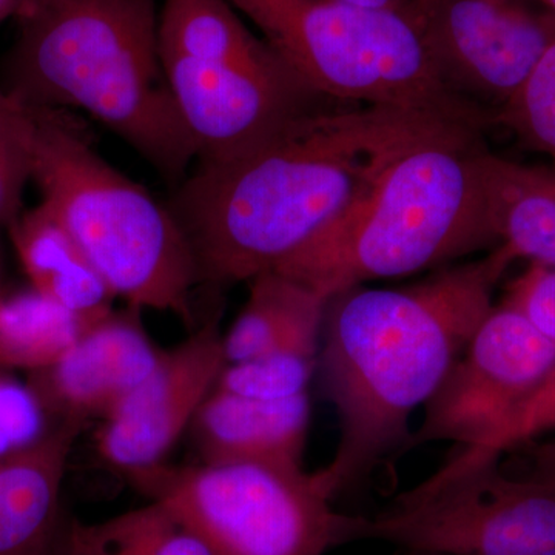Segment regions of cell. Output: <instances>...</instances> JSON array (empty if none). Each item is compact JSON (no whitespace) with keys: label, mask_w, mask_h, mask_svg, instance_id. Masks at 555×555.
I'll return each mask as SVG.
<instances>
[{"label":"cell","mask_w":555,"mask_h":555,"mask_svg":"<svg viewBox=\"0 0 555 555\" xmlns=\"http://www.w3.org/2000/svg\"><path fill=\"white\" fill-rule=\"evenodd\" d=\"M406 13L444 86L492 119L555 40L554 14L528 0H409Z\"/></svg>","instance_id":"9c48e42d"},{"label":"cell","mask_w":555,"mask_h":555,"mask_svg":"<svg viewBox=\"0 0 555 555\" xmlns=\"http://www.w3.org/2000/svg\"><path fill=\"white\" fill-rule=\"evenodd\" d=\"M35 118L30 107L10 129L0 131V225L10 228L22 215V201L33 182Z\"/></svg>","instance_id":"d4e9b609"},{"label":"cell","mask_w":555,"mask_h":555,"mask_svg":"<svg viewBox=\"0 0 555 555\" xmlns=\"http://www.w3.org/2000/svg\"><path fill=\"white\" fill-rule=\"evenodd\" d=\"M521 452L524 460V474L511 476L529 478L555 488V436L542 441H531L524 447L514 449ZM513 452V451H511ZM509 474V473H507Z\"/></svg>","instance_id":"4316f807"},{"label":"cell","mask_w":555,"mask_h":555,"mask_svg":"<svg viewBox=\"0 0 555 555\" xmlns=\"http://www.w3.org/2000/svg\"><path fill=\"white\" fill-rule=\"evenodd\" d=\"M492 120L513 131L526 147L555 159V40Z\"/></svg>","instance_id":"603a6c76"},{"label":"cell","mask_w":555,"mask_h":555,"mask_svg":"<svg viewBox=\"0 0 555 555\" xmlns=\"http://www.w3.org/2000/svg\"><path fill=\"white\" fill-rule=\"evenodd\" d=\"M310 415L309 392L268 401L215 389L190 430L203 463L269 462L302 466Z\"/></svg>","instance_id":"9a60e30c"},{"label":"cell","mask_w":555,"mask_h":555,"mask_svg":"<svg viewBox=\"0 0 555 555\" xmlns=\"http://www.w3.org/2000/svg\"><path fill=\"white\" fill-rule=\"evenodd\" d=\"M159 54L214 64H269L281 60L241 20L229 0H160Z\"/></svg>","instance_id":"d6986e66"},{"label":"cell","mask_w":555,"mask_h":555,"mask_svg":"<svg viewBox=\"0 0 555 555\" xmlns=\"http://www.w3.org/2000/svg\"><path fill=\"white\" fill-rule=\"evenodd\" d=\"M31 112L39 206L67 230L116 298L193 327L201 273L173 210L109 166L67 109Z\"/></svg>","instance_id":"5b68a950"},{"label":"cell","mask_w":555,"mask_h":555,"mask_svg":"<svg viewBox=\"0 0 555 555\" xmlns=\"http://www.w3.org/2000/svg\"><path fill=\"white\" fill-rule=\"evenodd\" d=\"M554 366V343L505 302L492 308L427 400L404 451L436 441L480 447Z\"/></svg>","instance_id":"30bf717a"},{"label":"cell","mask_w":555,"mask_h":555,"mask_svg":"<svg viewBox=\"0 0 555 555\" xmlns=\"http://www.w3.org/2000/svg\"><path fill=\"white\" fill-rule=\"evenodd\" d=\"M345 540L422 555H555V488L511 476L500 459L454 455L379 516H349Z\"/></svg>","instance_id":"ba28073f"},{"label":"cell","mask_w":555,"mask_h":555,"mask_svg":"<svg viewBox=\"0 0 555 555\" xmlns=\"http://www.w3.org/2000/svg\"><path fill=\"white\" fill-rule=\"evenodd\" d=\"M415 555H422V554H415Z\"/></svg>","instance_id":"d6a6232c"},{"label":"cell","mask_w":555,"mask_h":555,"mask_svg":"<svg viewBox=\"0 0 555 555\" xmlns=\"http://www.w3.org/2000/svg\"><path fill=\"white\" fill-rule=\"evenodd\" d=\"M555 430V366L513 415L483 444L462 449L459 455L469 460L500 459L506 452L539 440Z\"/></svg>","instance_id":"cb8c5ba5"},{"label":"cell","mask_w":555,"mask_h":555,"mask_svg":"<svg viewBox=\"0 0 555 555\" xmlns=\"http://www.w3.org/2000/svg\"><path fill=\"white\" fill-rule=\"evenodd\" d=\"M481 150V134H467L404 153L345 214L273 270L331 299L367 281L412 275L495 246Z\"/></svg>","instance_id":"277c9868"},{"label":"cell","mask_w":555,"mask_h":555,"mask_svg":"<svg viewBox=\"0 0 555 555\" xmlns=\"http://www.w3.org/2000/svg\"><path fill=\"white\" fill-rule=\"evenodd\" d=\"M228 366L219 315L163 352L155 366L104 418L98 451L127 476L163 465Z\"/></svg>","instance_id":"7c38bea8"},{"label":"cell","mask_w":555,"mask_h":555,"mask_svg":"<svg viewBox=\"0 0 555 555\" xmlns=\"http://www.w3.org/2000/svg\"><path fill=\"white\" fill-rule=\"evenodd\" d=\"M514 259L500 244L415 286H357L328 299L318 369L339 422L337 451L321 469L334 495L398 447L404 451L412 414L494 308L496 284Z\"/></svg>","instance_id":"7a4b0ae2"},{"label":"cell","mask_w":555,"mask_h":555,"mask_svg":"<svg viewBox=\"0 0 555 555\" xmlns=\"http://www.w3.org/2000/svg\"><path fill=\"white\" fill-rule=\"evenodd\" d=\"M486 215L499 246L555 268V175L481 150Z\"/></svg>","instance_id":"ac0fdd59"},{"label":"cell","mask_w":555,"mask_h":555,"mask_svg":"<svg viewBox=\"0 0 555 555\" xmlns=\"http://www.w3.org/2000/svg\"><path fill=\"white\" fill-rule=\"evenodd\" d=\"M139 310L91 324L51 366L33 372L30 387L49 420L86 425L105 418L155 366L160 356L139 323Z\"/></svg>","instance_id":"4fadbf2b"},{"label":"cell","mask_w":555,"mask_h":555,"mask_svg":"<svg viewBox=\"0 0 555 555\" xmlns=\"http://www.w3.org/2000/svg\"><path fill=\"white\" fill-rule=\"evenodd\" d=\"M27 112V105L22 104L9 91L0 86V131L10 129Z\"/></svg>","instance_id":"f1b7e54d"},{"label":"cell","mask_w":555,"mask_h":555,"mask_svg":"<svg viewBox=\"0 0 555 555\" xmlns=\"http://www.w3.org/2000/svg\"><path fill=\"white\" fill-rule=\"evenodd\" d=\"M83 423L64 422L0 454V555H62L61 492Z\"/></svg>","instance_id":"5bb4252c"},{"label":"cell","mask_w":555,"mask_h":555,"mask_svg":"<svg viewBox=\"0 0 555 555\" xmlns=\"http://www.w3.org/2000/svg\"><path fill=\"white\" fill-rule=\"evenodd\" d=\"M535 3H539L542 9L550 11L555 16V0H534Z\"/></svg>","instance_id":"1f68e13d"},{"label":"cell","mask_w":555,"mask_h":555,"mask_svg":"<svg viewBox=\"0 0 555 555\" xmlns=\"http://www.w3.org/2000/svg\"><path fill=\"white\" fill-rule=\"evenodd\" d=\"M350 9L406 13L409 0H332Z\"/></svg>","instance_id":"f546056e"},{"label":"cell","mask_w":555,"mask_h":555,"mask_svg":"<svg viewBox=\"0 0 555 555\" xmlns=\"http://www.w3.org/2000/svg\"><path fill=\"white\" fill-rule=\"evenodd\" d=\"M158 0H22L5 86L30 108L82 109L175 188L196 152L160 67Z\"/></svg>","instance_id":"3957f363"},{"label":"cell","mask_w":555,"mask_h":555,"mask_svg":"<svg viewBox=\"0 0 555 555\" xmlns=\"http://www.w3.org/2000/svg\"><path fill=\"white\" fill-rule=\"evenodd\" d=\"M248 283L246 305L224 334L228 364L272 352L318 356L328 299L275 270Z\"/></svg>","instance_id":"2e32d148"},{"label":"cell","mask_w":555,"mask_h":555,"mask_svg":"<svg viewBox=\"0 0 555 555\" xmlns=\"http://www.w3.org/2000/svg\"><path fill=\"white\" fill-rule=\"evenodd\" d=\"M229 2L326 100L492 120L444 86L408 13L350 9L332 0Z\"/></svg>","instance_id":"8992f818"},{"label":"cell","mask_w":555,"mask_h":555,"mask_svg":"<svg viewBox=\"0 0 555 555\" xmlns=\"http://www.w3.org/2000/svg\"><path fill=\"white\" fill-rule=\"evenodd\" d=\"M214 555H324L345 545L346 514L323 473L269 462L201 463L130 476Z\"/></svg>","instance_id":"52a82bcc"},{"label":"cell","mask_w":555,"mask_h":555,"mask_svg":"<svg viewBox=\"0 0 555 555\" xmlns=\"http://www.w3.org/2000/svg\"><path fill=\"white\" fill-rule=\"evenodd\" d=\"M488 124L438 109L328 102L243 155L195 163L169 206L201 283L250 281L306 246L404 153L483 134Z\"/></svg>","instance_id":"6da1fadb"},{"label":"cell","mask_w":555,"mask_h":555,"mask_svg":"<svg viewBox=\"0 0 555 555\" xmlns=\"http://www.w3.org/2000/svg\"><path fill=\"white\" fill-rule=\"evenodd\" d=\"M9 230L22 269L38 294L89 323L113 312L116 297L107 283L46 208L38 204L22 211Z\"/></svg>","instance_id":"e0dca14e"},{"label":"cell","mask_w":555,"mask_h":555,"mask_svg":"<svg viewBox=\"0 0 555 555\" xmlns=\"http://www.w3.org/2000/svg\"><path fill=\"white\" fill-rule=\"evenodd\" d=\"M22 0H0V24L20 13Z\"/></svg>","instance_id":"4dcf8cb0"},{"label":"cell","mask_w":555,"mask_h":555,"mask_svg":"<svg viewBox=\"0 0 555 555\" xmlns=\"http://www.w3.org/2000/svg\"><path fill=\"white\" fill-rule=\"evenodd\" d=\"M318 356L272 352L228 364L215 389L254 400H286L308 392Z\"/></svg>","instance_id":"7402d4cb"},{"label":"cell","mask_w":555,"mask_h":555,"mask_svg":"<svg viewBox=\"0 0 555 555\" xmlns=\"http://www.w3.org/2000/svg\"><path fill=\"white\" fill-rule=\"evenodd\" d=\"M104 555H214L210 547L158 503L91 526Z\"/></svg>","instance_id":"44dd1931"},{"label":"cell","mask_w":555,"mask_h":555,"mask_svg":"<svg viewBox=\"0 0 555 555\" xmlns=\"http://www.w3.org/2000/svg\"><path fill=\"white\" fill-rule=\"evenodd\" d=\"M505 305L516 309L555 345V268L531 262L507 288Z\"/></svg>","instance_id":"484cf974"},{"label":"cell","mask_w":555,"mask_h":555,"mask_svg":"<svg viewBox=\"0 0 555 555\" xmlns=\"http://www.w3.org/2000/svg\"><path fill=\"white\" fill-rule=\"evenodd\" d=\"M91 324L35 288L0 291V372L51 366Z\"/></svg>","instance_id":"ffe728a7"},{"label":"cell","mask_w":555,"mask_h":555,"mask_svg":"<svg viewBox=\"0 0 555 555\" xmlns=\"http://www.w3.org/2000/svg\"><path fill=\"white\" fill-rule=\"evenodd\" d=\"M62 555H104L91 526L75 525L65 535Z\"/></svg>","instance_id":"83f0119b"},{"label":"cell","mask_w":555,"mask_h":555,"mask_svg":"<svg viewBox=\"0 0 555 555\" xmlns=\"http://www.w3.org/2000/svg\"><path fill=\"white\" fill-rule=\"evenodd\" d=\"M164 79L196 152L219 163L264 144L328 102L286 62L214 64L159 54Z\"/></svg>","instance_id":"8fae6325"}]
</instances>
